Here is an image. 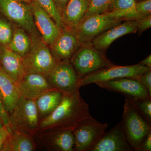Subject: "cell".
<instances>
[{"label":"cell","instance_id":"cell-1","mask_svg":"<svg viewBox=\"0 0 151 151\" xmlns=\"http://www.w3.org/2000/svg\"><path fill=\"white\" fill-rule=\"evenodd\" d=\"M90 116L89 105L81 97L79 91L73 94H63L56 109L39 122L36 132L73 130L82 120Z\"/></svg>","mask_w":151,"mask_h":151},{"label":"cell","instance_id":"cell-2","mask_svg":"<svg viewBox=\"0 0 151 151\" xmlns=\"http://www.w3.org/2000/svg\"><path fill=\"white\" fill-rule=\"evenodd\" d=\"M80 78L104 68L115 65L105 54L97 49L92 42L82 43L70 60Z\"/></svg>","mask_w":151,"mask_h":151},{"label":"cell","instance_id":"cell-3","mask_svg":"<svg viewBox=\"0 0 151 151\" xmlns=\"http://www.w3.org/2000/svg\"><path fill=\"white\" fill-rule=\"evenodd\" d=\"M122 122L127 140L133 150L140 151L142 142L151 132V123L126 98Z\"/></svg>","mask_w":151,"mask_h":151},{"label":"cell","instance_id":"cell-4","mask_svg":"<svg viewBox=\"0 0 151 151\" xmlns=\"http://www.w3.org/2000/svg\"><path fill=\"white\" fill-rule=\"evenodd\" d=\"M40 120L34 100L21 96L9 114V128L11 131L33 136L37 131Z\"/></svg>","mask_w":151,"mask_h":151},{"label":"cell","instance_id":"cell-5","mask_svg":"<svg viewBox=\"0 0 151 151\" xmlns=\"http://www.w3.org/2000/svg\"><path fill=\"white\" fill-rule=\"evenodd\" d=\"M128 20L125 15L120 12L111 11L86 18L76 29L81 44L91 42L107 29Z\"/></svg>","mask_w":151,"mask_h":151},{"label":"cell","instance_id":"cell-6","mask_svg":"<svg viewBox=\"0 0 151 151\" xmlns=\"http://www.w3.org/2000/svg\"><path fill=\"white\" fill-rule=\"evenodd\" d=\"M0 13L14 25L24 30L31 38H41L29 4L18 0H0Z\"/></svg>","mask_w":151,"mask_h":151},{"label":"cell","instance_id":"cell-7","mask_svg":"<svg viewBox=\"0 0 151 151\" xmlns=\"http://www.w3.org/2000/svg\"><path fill=\"white\" fill-rule=\"evenodd\" d=\"M31 39V49L23 58L26 73H38L46 76L58 61L52 55L49 47L41 38Z\"/></svg>","mask_w":151,"mask_h":151},{"label":"cell","instance_id":"cell-8","mask_svg":"<svg viewBox=\"0 0 151 151\" xmlns=\"http://www.w3.org/2000/svg\"><path fill=\"white\" fill-rule=\"evenodd\" d=\"M108 127L107 123L98 122L92 116L83 119L72 130L74 151H92Z\"/></svg>","mask_w":151,"mask_h":151},{"label":"cell","instance_id":"cell-9","mask_svg":"<svg viewBox=\"0 0 151 151\" xmlns=\"http://www.w3.org/2000/svg\"><path fill=\"white\" fill-rule=\"evenodd\" d=\"M46 77L52 88L63 94L78 92L81 86V78L70 61L58 62Z\"/></svg>","mask_w":151,"mask_h":151},{"label":"cell","instance_id":"cell-10","mask_svg":"<svg viewBox=\"0 0 151 151\" xmlns=\"http://www.w3.org/2000/svg\"><path fill=\"white\" fill-rule=\"evenodd\" d=\"M149 70H151V68L139 63L126 66L114 65L104 68L81 78V86L118 78L128 77L137 79L140 75Z\"/></svg>","mask_w":151,"mask_h":151},{"label":"cell","instance_id":"cell-11","mask_svg":"<svg viewBox=\"0 0 151 151\" xmlns=\"http://www.w3.org/2000/svg\"><path fill=\"white\" fill-rule=\"evenodd\" d=\"M37 145L52 151H73L75 148L72 130L61 129L37 132L33 136Z\"/></svg>","mask_w":151,"mask_h":151},{"label":"cell","instance_id":"cell-12","mask_svg":"<svg viewBox=\"0 0 151 151\" xmlns=\"http://www.w3.org/2000/svg\"><path fill=\"white\" fill-rule=\"evenodd\" d=\"M76 29L63 26L59 35L49 47L54 58L58 61H69L81 46Z\"/></svg>","mask_w":151,"mask_h":151},{"label":"cell","instance_id":"cell-13","mask_svg":"<svg viewBox=\"0 0 151 151\" xmlns=\"http://www.w3.org/2000/svg\"><path fill=\"white\" fill-rule=\"evenodd\" d=\"M97 86L110 92L120 93L130 99H149L148 91L138 80L132 78H121L96 83Z\"/></svg>","mask_w":151,"mask_h":151},{"label":"cell","instance_id":"cell-14","mask_svg":"<svg viewBox=\"0 0 151 151\" xmlns=\"http://www.w3.org/2000/svg\"><path fill=\"white\" fill-rule=\"evenodd\" d=\"M36 27L45 43L50 46L59 35L60 28L49 14L34 0L29 4Z\"/></svg>","mask_w":151,"mask_h":151},{"label":"cell","instance_id":"cell-15","mask_svg":"<svg viewBox=\"0 0 151 151\" xmlns=\"http://www.w3.org/2000/svg\"><path fill=\"white\" fill-rule=\"evenodd\" d=\"M133 151L127 140L121 122L109 132L104 133L92 151Z\"/></svg>","mask_w":151,"mask_h":151},{"label":"cell","instance_id":"cell-16","mask_svg":"<svg viewBox=\"0 0 151 151\" xmlns=\"http://www.w3.org/2000/svg\"><path fill=\"white\" fill-rule=\"evenodd\" d=\"M137 20H129L107 29L94 38L91 42L97 49L105 51L111 44L123 36L137 31Z\"/></svg>","mask_w":151,"mask_h":151},{"label":"cell","instance_id":"cell-17","mask_svg":"<svg viewBox=\"0 0 151 151\" xmlns=\"http://www.w3.org/2000/svg\"><path fill=\"white\" fill-rule=\"evenodd\" d=\"M17 83L22 96L32 100L53 88L46 76L38 73H26Z\"/></svg>","mask_w":151,"mask_h":151},{"label":"cell","instance_id":"cell-18","mask_svg":"<svg viewBox=\"0 0 151 151\" xmlns=\"http://www.w3.org/2000/svg\"><path fill=\"white\" fill-rule=\"evenodd\" d=\"M92 0H69L61 14L63 26L76 29L84 21Z\"/></svg>","mask_w":151,"mask_h":151},{"label":"cell","instance_id":"cell-19","mask_svg":"<svg viewBox=\"0 0 151 151\" xmlns=\"http://www.w3.org/2000/svg\"><path fill=\"white\" fill-rule=\"evenodd\" d=\"M0 66L17 83L26 73L23 58L6 47L0 46Z\"/></svg>","mask_w":151,"mask_h":151},{"label":"cell","instance_id":"cell-20","mask_svg":"<svg viewBox=\"0 0 151 151\" xmlns=\"http://www.w3.org/2000/svg\"><path fill=\"white\" fill-rule=\"evenodd\" d=\"M0 93L9 115L21 97L17 82L8 75L0 66Z\"/></svg>","mask_w":151,"mask_h":151},{"label":"cell","instance_id":"cell-21","mask_svg":"<svg viewBox=\"0 0 151 151\" xmlns=\"http://www.w3.org/2000/svg\"><path fill=\"white\" fill-rule=\"evenodd\" d=\"M63 94L55 88L49 89L34 100L40 122L50 115L59 105Z\"/></svg>","mask_w":151,"mask_h":151},{"label":"cell","instance_id":"cell-22","mask_svg":"<svg viewBox=\"0 0 151 151\" xmlns=\"http://www.w3.org/2000/svg\"><path fill=\"white\" fill-rule=\"evenodd\" d=\"M37 147L33 136L11 131L1 151H33Z\"/></svg>","mask_w":151,"mask_h":151},{"label":"cell","instance_id":"cell-23","mask_svg":"<svg viewBox=\"0 0 151 151\" xmlns=\"http://www.w3.org/2000/svg\"><path fill=\"white\" fill-rule=\"evenodd\" d=\"M32 46V41L27 33L21 28L14 25L12 37L6 47L23 58L29 52Z\"/></svg>","mask_w":151,"mask_h":151},{"label":"cell","instance_id":"cell-24","mask_svg":"<svg viewBox=\"0 0 151 151\" xmlns=\"http://www.w3.org/2000/svg\"><path fill=\"white\" fill-rule=\"evenodd\" d=\"M135 0H113L108 12L117 11L125 15L127 20H137Z\"/></svg>","mask_w":151,"mask_h":151},{"label":"cell","instance_id":"cell-25","mask_svg":"<svg viewBox=\"0 0 151 151\" xmlns=\"http://www.w3.org/2000/svg\"><path fill=\"white\" fill-rule=\"evenodd\" d=\"M14 30V25L6 18L0 14V46L7 47L10 42Z\"/></svg>","mask_w":151,"mask_h":151},{"label":"cell","instance_id":"cell-26","mask_svg":"<svg viewBox=\"0 0 151 151\" xmlns=\"http://www.w3.org/2000/svg\"><path fill=\"white\" fill-rule=\"evenodd\" d=\"M53 19L60 28L63 26L61 15L57 8L53 0H34Z\"/></svg>","mask_w":151,"mask_h":151},{"label":"cell","instance_id":"cell-27","mask_svg":"<svg viewBox=\"0 0 151 151\" xmlns=\"http://www.w3.org/2000/svg\"><path fill=\"white\" fill-rule=\"evenodd\" d=\"M125 98L129 100L138 112L147 121L151 123V99H137Z\"/></svg>","mask_w":151,"mask_h":151},{"label":"cell","instance_id":"cell-28","mask_svg":"<svg viewBox=\"0 0 151 151\" xmlns=\"http://www.w3.org/2000/svg\"><path fill=\"white\" fill-rule=\"evenodd\" d=\"M113 1V0H92L91 5L84 19L92 16L108 12L109 7L111 6Z\"/></svg>","mask_w":151,"mask_h":151},{"label":"cell","instance_id":"cell-29","mask_svg":"<svg viewBox=\"0 0 151 151\" xmlns=\"http://www.w3.org/2000/svg\"><path fill=\"white\" fill-rule=\"evenodd\" d=\"M135 8L137 19L151 15V0H142L136 2Z\"/></svg>","mask_w":151,"mask_h":151},{"label":"cell","instance_id":"cell-30","mask_svg":"<svg viewBox=\"0 0 151 151\" xmlns=\"http://www.w3.org/2000/svg\"><path fill=\"white\" fill-rule=\"evenodd\" d=\"M138 21V35H140L144 31L151 27V15L137 19Z\"/></svg>","mask_w":151,"mask_h":151},{"label":"cell","instance_id":"cell-31","mask_svg":"<svg viewBox=\"0 0 151 151\" xmlns=\"http://www.w3.org/2000/svg\"><path fill=\"white\" fill-rule=\"evenodd\" d=\"M137 80L145 87L151 96V70H148L141 74Z\"/></svg>","mask_w":151,"mask_h":151},{"label":"cell","instance_id":"cell-32","mask_svg":"<svg viewBox=\"0 0 151 151\" xmlns=\"http://www.w3.org/2000/svg\"><path fill=\"white\" fill-rule=\"evenodd\" d=\"M0 118L4 126L6 127L10 131L9 128V115L4 106L1 93H0Z\"/></svg>","mask_w":151,"mask_h":151},{"label":"cell","instance_id":"cell-33","mask_svg":"<svg viewBox=\"0 0 151 151\" xmlns=\"http://www.w3.org/2000/svg\"><path fill=\"white\" fill-rule=\"evenodd\" d=\"M151 151V132L147 135L140 146V151Z\"/></svg>","mask_w":151,"mask_h":151},{"label":"cell","instance_id":"cell-34","mask_svg":"<svg viewBox=\"0 0 151 151\" xmlns=\"http://www.w3.org/2000/svg\"><path fill=\"white\" fill-rule=\"evenodd\" d=\"M10 132L9 130L5 126L0 129V151L1 150L4 143L8 137Z\"/></svg>","mask_w":151,"mask_h":151},{"label":"cell","instance_id":"cell-35","mask_svg":"<svg viewBox=\"0 0 151 151\" xmlns=\"http://www.w3.org/2000/svg\"><path fill=\"white\" fill-rule=\"evenodd\" d=\"M60 15L69 0H53Z\"/></svg>","mask_w":151,"mask_h":151},{"label":"cell","instance_id":"cell-36","mask_svg":"<svg viewBox=\"0 0 151 151\" xmlns=\"http://www.w3.org/2000/svg\"><path fill=\"white\" fill-rule=\"evenodd\" d=\"M139 64L145 65L150 68H151V55L150 54L149 56L146 58L145 59L143 60H142L139 63Z\"/></svg>","mask_w":151,"mask_h":151},{"label":"cell","instance_id":"cell-37","mask_svg":"<svg viewBox=\"0 0 151 151\" xmlns=\"http://www.w3.org/2000/svg\"><path fill=\"white\" fill-rule=\"evenodd\" d=\"M18 1H20L29 4L32 1V0H18Z\"/></svg>","mask_w":151,"mask_h":151},{"label":"cell","instance_id":"cell-38","mask_svg":"<svg viewBox=\"0 0 151 151\" xmlns=\"http://www.w3.org/2000/svg\"><path fill=\"white\" fill-rule=\"evenodd\" d=\"M4 126L1 120V118H0V129L3 128V127H4Z\"/></svg>","mask_w":151,"mask_h":151},{"label":"cell","instance_id":"cell-39","mask_svg":"<svg viewBox=\"0 0 151 151\" xmlns=\"http://www.w3.org/2000/svg\"><path fill=\"white\" fill-rule=\"evenodd\" d=\"M142 1V0H135L136 2L139 1Z\"/></svg>","mask_w":151,"mask_h":151},{"label":"cell","instance_id":"cell-40","mask_svg":"<svg viewBox=\"0 0 151 151\" xmlns=\"http://www.w3.org/2000/svg\"></svg>","mask_w":151,"mask_h":151}]
</instances>
